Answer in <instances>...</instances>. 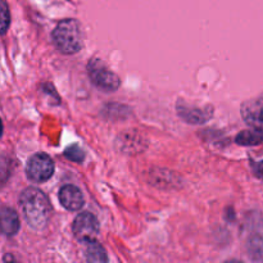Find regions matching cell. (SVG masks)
Masks as SVG:
<instances>
[{"label":"cell","mask_w":263,"mask_h":263,"mask_svg":"<svg viewBox=\"0 0 263 263\" xmlns=\"http://www.w3.org/2000/svg\"><path fill=\"white\" fill-rule=\"evenodd\" d=\"M10 25V12L8 4L0 0V35H5Z\"/></svg>","instance_id":"15"},{"label":"cell","mask_w":263,"mask_h":263,"mask_svg":"<svg viewBox=\"0 0 263 263\" xmlns=\"http://www.w3.org/2000/svg\"><path fill=\"white\" fill-rule=\"evenodd\" d=\"M3 135V123H1V119H0V138Z\"/></svg>","instance_id":"18"},{"label":"cell","mask_w":263,"mask_h":263,"mask_svg":"<svg viewBox=\"0 0 263 263\" xmlns=\"http://www.w3.org/2000/svg\"><path fill=\"white\" fill-rule=\"evenodd\" d=\"M251 166L254 176L263 181V160H260V162H252Z\"/></svg>","instance_id":"17"},{"label":"cell","mask_w":263,"mask_h":263,"mask_svg":"<svg viewBox=\"0 0 263 263\" xmlns=\"http://www.w3.org/2000/svg\"><path fill=\"white\" fill-rule=\"evenodd\" d=\"M21 223L17 212L13 208L3 207L0 210V232L5 236H14L18 234Z\"/></svg>","instance_id":"10"},{"label":"cell","mask_w":263,"mask_h":263,"mask_svg":"<svg viewBox=\"0 0 263 263\" xmlns=\"http://www.w3.org/2000/svg\"><path fill=\"white\" fill-rule=\"evenodd\" d=\"M54 173V162L48 154L36 153L27 162L26 175L34 182H45Z\"/></svg>","instance_id":"4"},{"label":"cell","mask_w":263,"mask_h":263,"mask_svg":"<svg viewBox=\"0 0 263 263\" xmlns=\"http://www.w3.org/2000/svg\"><path fill=\"white\" fill-rule=\"evenodd\" d=\"M99 221L90 212H82L76 217L72 225V231L75 238L81 243L97 240L99 235Z\"/></svg>","instance_id":"5"},{"label":"cell","mask_w":263,"mask_h":263,"mask_svg":"<svg viewBox=\"0 0 263 263\" xmlns=\"http://www.w3.org/2000/svg\"><path fill=\"white\" fill-rule=\"evenodd\" d=\"M64 156H66V158H68L69 160L77 163H81L82 160L85 159V152L82 151V148L79 147L77 144H73L67 148L66 151H64Z\"/></svg>","instance_id":"16"},{"label":"cell","mask_w":263,"mask_h":263,"mask_svg":"<svg viewBox=\"0 0 263 263\" xmlns=\"http://www.w3.org/2000/svg\"><path fill=\"white\" fill-rule=\"evenodd\" d=\"M241 117L247 125L263 129V93L243 103Z\"/></svg>","instance_id":"7"},{"label":"cell","mask_w":263,"mask_h":263,"mask_svg":"<svg viewBox=\"0 0 263 263\" xmlns=\"http://www.w3.org/2000/svg\"><path fill=\"white\" fill-rule=\"evenodd\" d=\"M59 202L67 210L76 212L80 210L85 204V198L82 191L75 185H64L59 190Z\"/></svg>","instance_id":"9"},{"label":"cell","mask_w":263,"mask_h":263,"mask_svg":"<svg viewBox=\"0 0 263 263\" xmlns=\"http://www.w3.org/2000/svg\"><path fill=\"white\" fill-rule=\"evenodd\" d=\"M52 39L56 49L67 55L79 53L84 47L81 25L77 19L73 18L60 21L54 28Z\"/></svg>","instance_id":"2"},{"label":"cell","mask_w":263,"mask_h":263,"mask_svg":"<svg viewBox=\"0 0 263 263\" xmlns=\"http://www.w3.org/2000/svg\"><path fill=\"white\" fill-rule=\"evenodd\" d=\"M19 207L27 225L35 231L47 229L52 217V204L44 191L27 188L19 195Z\"/></svg>","instance_id":"1"},{"label":"cell","mask_w":263,"mask_h":263,"mask_svg":"<svg viewBox=\"0 0 263 263\" xmlns=\"http://www.w3.org/2000/svg\"><path fill=\"white\" fill-rule=\"evenodd\" d=\"M175 176V173L168 169H153L151 172V182L158 188H175L176 182H179Z\"/></svg>","instance_id":"12"},{"label":"cell","mask_w":263,"mask_h":263,"mask_svg":"<svg viewBox=\"0 0 263 263\" xmlns=\"http://www.w3.org/2000/svg\"><path fill=\"white\" fill-rule=\"evenodd\" d=\"M86 248H85V257L88 262H95V263H104L108 262V256H106L105 249L101 243H98L97 240L88 241L85 243Z\"/></svg>","instance_id":"13"},{"label":"cell","mask_w":263,"mask_h":263,"mask_svg":"<svg viewBox=\"0 0 263 263\" xmlns=\"http://www.w3.org/2000/svg\"><path fill=\"white\" fill-rule=\"evenodd\" d=\"M88 75L93 84L104 91H116L121 85L118 76L106 67L103 60L93 58L88 63Z\"/></svg>","instance_id":"3"},{"label":"cell","mask_w":263,"mask_h":263,"mask_svg":"<svg viewBox=\"0 0 263 263\" xmlns=\"http://www.w3.org/2000/svg\"><path fill=\"white\" fill-rule=\"evenodd\" d=\"M116 145L122 153L135 154L143 152V149L147 147V141L138 131H127L117 136Z\"/></svg>","instance_id":"8"},{"label":"cell","mask_w":263,"mask_h":263,"mask_svg":"<svg viewBox=\"0 0 263 263\" xmlns=\"http://www.w3.org/2000/svg\"><path fill=\"white\" fill-rule=\"evenodd\" d=\"M176 110H177L180 118L190 125H203V123L208 122L213 116V108L210 105H193L182 99L177 101Z\"/></svg>","instance_id":"6"},{"label":"cell","mask_w":263,"mask_h":263,"mask_svg":"<svg viewBox=\"0 0 263 263\" xmlns=\"http://www.w3.org/2000/svg\"><path fill=\"white\" fill-rule=\"evenodd\" d=\"M235 143L241 147H254L263 143V131L262 129L253 127L251 130H244L239 132L235 138Z\"/></svg>","instance_id":"11"},{"label":"cell","mask_w":263,"mask_h":263,"mask_svg":"<svg viewBox=\"0 0 263 263\" xmlns=\"http://www.w3.org/2000/svg\"><path fill=\"white\" fill-rule=\"evenodd\" d=\"M248 254L252 260L262 261L263 260V239L260 236H254L248 241Z\"/></svg>","instance_id":"14"}]
</instances>
